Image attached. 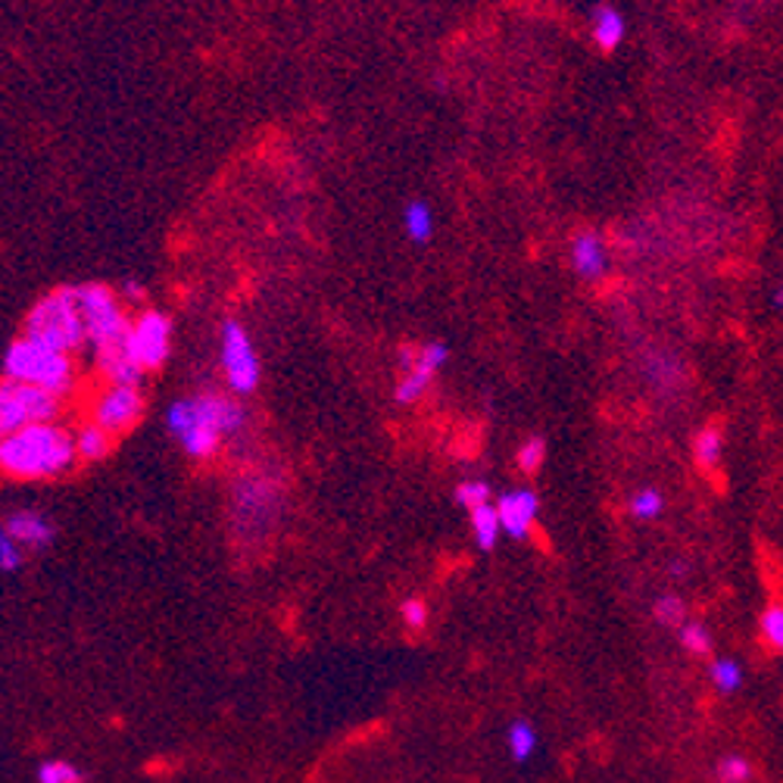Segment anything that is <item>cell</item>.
<instances>
[{"mask_svg":"<svg viewBox=\"0 0 783 783\" xmlns=\"http://www.w3.org/2000/svg\"><path fill=\"white\" fill-rule=\"evenodd\" d=\"M166 425L191 459H213L222 440L247 428V410L225 393H197L175 400L166 413Z\"/></svg>","mask_w":783,"mask_h":783,"instance_id":"6da1fadb","label":"cell"},{"mask_svg":"<svg viewBox=\"0 0 783 783\" xmlns=\"http://www.w3.org/2000/svg\"><path fill=\"white\" fill-rule=\"evenodd\" d=\"M79 462L72 431L60 422L28 425L3 437L0 443V475L13 481H54Z\"/></svg>","mask_w":783,"mask_h":783,"instance_id":"7a4b0ae2","label":"cell"},{"mask_svg":"<svg viewBox=\"0 0 783 783\" xmlns=\"http://www.w3.org/2000/svg\"><path fill=\"white\" fill-rule=\"evenodd\" d=\"M22 337L50 349H60L66 356L85 349L87 328L82 304H79V287H57V290L44 294L41 300H35V306L25 316Z\"/></svg>","mask_w":783,"mask_h":783,"instance_id":"3957f363","label":"cell"},{"mask_svg":"<svg viewBox=\"0 0 783 783\" xmlns=\"http://www.w3.org/2000/svg\"><path fill=\"white\" fill-rule=\"evenodd\" d=\"M3 378L35 384V388L57 393L63 400L66 393L75 391L79 369H75L72 356H66L60 349L35 344L28 337H16L3 353Z\"/></svg>","mask_w":783,"mask_h":783,"instance_id":"277c9868","label":"cell"},{"mask_svg":"<svg viewBox=\"0 0 783 783\" xmlns=\"http://www.w3.org/2000/svg\"><path fill=\"white\" fill-rule=\"evenodd\" d=\"M79 304L85 316L87 344L94 353H107V349L126 347L131 334V319L126 312L122 300L116 297V290H109L107 284H82L79 287Z\"/></svg>","mask_w":783,"mask_h":783,"instance_id":"5b68a950","label":"cell"},{"mask_svg":"<svg viewBox=\"0 0 783 783\" xmlns=\"http://www.w3.org/2000/svg\"><path fill=\"white\" fill-rule=\"evenodd\" d=\"M63 410V400L57 393L13 381V378H0V435H13L28 425H41V422H57V415Z\"/></svg>","mask_w":783,"mask_h":783,"instance_id":"8992f818","label":"cell"},{"mask_svg":"<svg viewBox=\"0 0 783 783\" xmlns=\"http://www.w3.org/2000/svg\"><path fill=\"white\" fill-rule=\"evenodd\" d=\"M218 363H222V375H225V384L235 396H250V393L260 388L262 366L260 353L253 347L247 328L228 319L222 325V349H218Z\"/></svg>","mask_w":783,"mask_h":783,"instance_id":"52a82bcc","label":"cell"},{"mask_svg":"<svg viewBox=\"0 0 783 783\" xmlns=\"http://www.w3.org/2000/svg\"><path fill=\"white\" fill-rule=\"evenodd\" d=\"M450 349L440 341L422 344V347H403L400 349V381L393 388V400L400 406H413L418 403L428 388L435 384L437 371L447 366Z\"/></svg>","mask_w":783,"mask_h":783,"instance_id":"ba28073f","label":"cell"},{"mask_svg":"<svg viewBox=\"0 0 783 783\" xmlns=\"http://www.w3.org/2000/svg\"><path fill=\"white\" fill-rule=\"evenodd\" d=\"M129 353L147 375L163 369L173 353V319L159 309H141L131 319Z\"/></svg>","mask_w":783,"mask_h":783,"instance_id":"9c48e42d","label":"cell"},{"mask_svg":"<svg viewBox=\"0 0 783 783\" xmlns=\"http://www.w3.org/2000/svg\"><path fill=\"white\" fill-rule=\"evenodd\" d=\"M144 415V391L131 384H107L91 400V422L109 435H126Z\"/></svg>","mask_w":783,"mask_h":783,"instance_id":"30bf717a","label":"cell"},{"mask_svg":"<svg viewBox=\"0 0 783 783\" xmlns=\"http://www.w3.org/2000/svg\"><path fill=\"white\" fill-rule=\"evenodd\" d=\"M235 515H238L240 537H257V531H269L272 522L278 519V487H275V481H240L238 497H235Z\"/></svg>","mask_w":783,"mask_h":783,"instance_id":"8fae6325","label":"cell"},{"mask_svg":"<svg viewBox=\"0 0 783 783\" xmlns=\"http://www.w3.org/2000/svg\"><path fill=\"white\" fill-rule=\"evenodd\" d=\"M497 512H500L502 531L515 541H524L531 534V524L537 522V512H541V497L527 487L519 490H506L500 500H497Z\"/></svg>","mask_w":783,"mask_h":783,"instance_id":"7c38bea8","label":"cell"},{"mask_svg":"<svg viewBox=\"0 0 783 783\" xmlns=\"http://www.w3.org/2000/svg\"><path fill=\"white\" fill-rule=\"evenodd\" d=\"M3 527L10 531V537L22 546V549H35L41 553L57 541V524L50 522L38 509H16L3 519Z\"/></svg>","mask_w":783,"mask_h":783,"instance_id":"4fadbf2b","label":"cell"},{"mask_svg":"<svg viewBox=\"0 0 783 783\" xmlns=\"http://www.w3.org/2000/svg\"><path fill=\"white\" fill-rule=\"evenodd\" d=\"M571 265L581 278L596 282L606 275L609 269V253H606V244L596 232H581L574 244H571Z\"/></svg>","mask_w":783,"mask_h":783,"instance_id":"5bb4252c","label":"cell"},{"mask_svg":"<svg viewBox=\"0 0 783 783\" xmlns=\"http://www.w3.org/2000/svg\"><path fill=\"white\" fill-rule=\"evenodd\" d=\"M643 375H646V381L662 393H672L684 384V366H680V359H677L675 353H665V349L646 353Z\"/></svg>","mask_w":783,"mask_h":783,"instance_id":"9a60e30c","label":"cell"},{"mask_svg":"<svg viewBox=\"0 0 783 783\" xmlns=\"http://www.w3.org/2000/svg\"><path fill=\"white\" fill-rule=\"evenodd\" d=\"M625 35H628L625 16H621L612 3H600V7L593 10V41H596V47H600L603 54H612V50L621 47Z\"/></svg>","mask_w":783,"mask_h":783,"instance_id":"2e32d148","label":"cell"},{"mask_svg":"<svg viewBox=\"0 0 783 783\" xmlns=\"http://www.w3.org/2000/svg\"><path fill=\"white\" fill-rule=\"evenodd\" d=\"M72 440H75V456L79 462H100L112 453V435L104 431L100 425L94 422H85L72 431Z\"/></svg>","mask_w":783,"mask_h":783,"instance_id":"e0dca14e","label":"cell"},{"mask_svg":"<svg viewBox=\"0 0 783 783\" xmlns=\"http://www.w3.org/2000/svg\"><path fill=\"white\" fill-rule=\"evenodd\" d=\"M472 531H475V544L481 553H490L497 549V541L502 534L500 512H497V502H484L472 509Z\"/></svg>","mask_w":783,"mask_h":783,"instance_id":"ac0fdd59","label":"cell"},{"mask_svg":"<svg viewBox=\"0 0 783 783\" xmlns=\"http://www.w3.org/2000/svg\"><path fill=\"white\" fill-rule=\"evenodd\" d=\"M403 228H406V238L413 240V244H428V240L435 238V213H431V206L422 203V200L406 203Z\"/></svg>","mask_w":783,"mask_h":783,"instance_id":"d6986e66","label":"cell"},{"mask_svg":"<svg viewBox=\"0 0 783 783\" xmlns=\"http://www.w3.org/2000/svg\"><path fill=\"white\" fill-rule=\"evenodd\" d=\"M537 727L531 724V721H512L509 724V731H506V746H509V752H512V759L515 762H527L531 756H534V749H537Z\"/></svg>","mask_w":783,"mask_h":783,"instance_id":"ffe728a7","label":"cell"},{"mask_svg":"<svg viewBox=\"0 0 783 783\" xmlns=\"http://www.w3.org/2000/svg\"><path fill=\"white\" fill-rule=\"evenodd\" d=\"M721 450H724L721 428L719 425H705V428L697 435V443H693V456H697L699 468H702V472L715 468L721 462Z\"/></svg>","mask_w":783,"mask_h":783,"instance_id":"44dd1931","label":"cell"},{"mask_svg":"<svg viewBox=\"0 0 783 783\" xmlns=\"http://www.w3.org/2000/svg\"><path fill=\"white\" fill-rule=\"evenodd\" d=\"M628 512H631L633 519H640V522H653L659 519L662 512H665V497H662V490H655V487H643V490H637L628 502Z\"/></svg>","mask_w":783,"mask_h":783,"instance_id":"7402d4cb","label":"cell"},{"mask_svg":"<svg viewBox=\"0 0 783 783\" xmlns=\"http://www.w3.org/2000/svg\"><path fill=\"white\" fill-rule=\"evenodd\" d=\"M544 459H546V440L541 435H534L527 437L522 447H519L515 465H519V472H522L524 478H534V475L544 468Z\"/></svg>","mask_w":783,"mask_h":783,"instance_id":"603a6c76","label":"cell"},{"mask_svg":"<svg viewBox=\"0 0 783 783\" xmlns=\"http://www.w3.org/2000/svg\"><path fill=\"white\" fill-rule=\"evenodd\" d=\"M653 618L662 628H680L687 621V603L677 593H665L653 603Z\"/></svg>","mask_w":783,"mask_h":783,"instance_id":"cb8c5ba5","label":"cell"},{"mask_svg":"<svg viewBox=\"0 0 783 783\" xmlns=\"http://www.w3.org/2000/svg\"><path fill=\"white\" fill-rule=\"evenodd\" d=\"M709 675L715 680L719 693H737L743 687V668L737 659H715L709 665Z\"/></svg>","mask_w":783,"mask_h":783,"instance_id":"d4e9b609","label":"cell"},{"mask_svg":"<svg viewBox=\"0 0 783 783\" xmlns=\"http://www.w3.org/2000/svg\"><path fill=\"white\" fill-rule=\"evenodd\" d=\"M677 640H680V646L687 650L690 655H712V633L705 631L699 621H684L680 628H677Z\"/></svg>","mask_w":783,"mask_h":783,"instance_id":"484cf974","label":"cell"},{"mask_svg":"<svg viewBox=\"0 0 783 783\" xmlns=\"http://www.w3.org/2000/svg\"><path fill=\"white\" fill-rule=\"evenodd\" d=\"M759 631H762V640L774 653H783V603L764 606L762 618H759Z\"/></svg>","mask_w":783,"mask_h":783,"instance_id":"4316f807","label":"cell"},{"mask_svg":"<svg viewBox=\"0 0 783 783\" xmlns=\"http://www.w3.org/2000/svg\"><path fill=\"white\" fill-rule=\"evenodd\" d=\"M756 778V768L743 756H721L715 764V781L719 783H749Z\"/></svg>","mask_w":783,"mask_h":783,"instance_id":"83f0119b","label":"cell"},{"mask_svg":"<svg viewBox=\"0 0 783 783\" xmlns=\"http://www.w3.org/2000/svg\"><path fill=\"white\" fill-rule=\"evenodd\" d=\"M38 783H85V774L66 759L57 762H44L38 768Z\"/></svg>","mask_w":783,"mask_h":783,"instance_id":"f1b7e54d","label":"cell"},{"mask_svg":"<svg viewBox=\"0 0 783 783\" xmlns=\"http://www.w3.org/2000/svg\"><path fill=\"white\" fill-rule=\"evenodd\" d=\"M456 502L459 506H465L468 512H472L475 506L490 502V484H487V481H465V484H459Z\"/></svg>","mask_w":783,"mask_h":783,"instance_id":"f546056e","label":"cell"},{"mask_svg":"<svg viewBox=\"0 0 783 783\" xmlns=\"http://www.w3.org/2000/svg\"><path fill=\"white\" fill-rule=\"evenodd\" d=\"M22 568V546L10 537V531L0 524V571L13 574Z\"/></svg>","mask_w":783,"mask_h":783,"instance_id":"4dcf8cb0","label":"cell"},{"mask_svg":"<svg viewBox=\"0 0 783 783\" xmlns=\"http://www.w3.org/2000/svg\"><path fill=\"white\" fill-rule=\"evenodd\" d=\"M400 615H403V625L415 633L425 631V628H428V618H431V612H428V606H425L422 600H406V603L400 606Z\"/></svg>","mask_w":783,"mask_h":783,"instance_id":"1f68e13d","label":"cell"},{"mask_svg":"<svg viewBox=\"0 0 783 783\" xmlns=\"http://www.w3.org/2000/svg\"><path fill=\"white\" fill-rule=\"evenodd\" d=\"M687 574H690V566H687L684 559H672V562H668V578L680 581V578H687Z\"/></svg>","mask_w":783,"mask_h":783,"instance_id":"d6a6232c","label":"cell"},{"mask_svg":"<svg viewBox=\"0 0 783 783\" xmlns=\"http://www.w3.org/2000/svg\"><path fill=\"white\" fill-rule=\"evenodd\" d=\"M126 297H129V300H141V297H144V290H141V284H138V282H126Z\"/></svg>","mask_w":783,"mask_h":783,"instance_id":"836d02e7","label":"cell"},{"mask_svg":"<svg viewBox=\"0 0 783 783\" xmlns=\"http://www.w3.org/2000/svg\"><path fill=\"white\" fill-rule=\"evenodd\" d=\"M774 306H778V309H783V282L778 284V290H774Z\"/></svg>","mask_w":783,"mask_h":783,"instance_id":"e575fe53","label":"cell"},{"mask_svg":"<svg viewBox=\"0 0 783 783\" xmlns=\"http://www.w3.org/2000/svg\"><path fill=\"white\" fill-rule=\"evenodd\" d=\"M0 443H3V435H0Z\"/></svg>","mask_w":783,"mask_h":783,"instance_id":"d590c367","label":"cell"}]
</instances>
